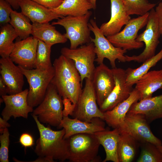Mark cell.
<instances>
[{
    "label": "cell",
    "mask_w": 162,
    "mask_h": 162,
    "mask_svg": "<svg viewBox=\"0 0 162 162\" xmlns=\"http://www.w3.org/2000/svg\"><path fill=\"white\" fill-rule=\"evenodd\" d=\"M52 65L54 74L51 83L63 98H69L76 105L82 90V83L74 62L61 54Z\"/></svg>",
    "instance_id": "1"
},
{
    "label": "cell",
    "mask_w": 162,
    "mask_h": 162,
    "mask_svg": "<svg viewBox=\"0 0 162 162\" xmlns=\"http://www.w3.org/2000/svg\"><path fill=\"white\" fill-rule=\"evenodd\" d=\"M32 115L35 121L39 133L34 152L38 157H47L53 162L58 160L64 161L68 158L67 142L64 138L65 130H54L44 126L37 117Z\"/></svg>",
    "instance_id": "2"
},
{
    "label": "cell",
    "mask_w": 162,
    "mask_h": 162,
    "mask_svg": "<svg viewBox=\"0 0 162 162\" xmlns=\"http://www.w3.org/2000/svg\"><path fill=\"white\" fill-rule=\"evenodd\" d=\"M67 140L68 160L72 162H98L100 145L94 134L82 133L73 135Z\"/></svg>",
    "instance_id": "3"
},
{
    "label": "cell",
    "mask_w": 162,
    "mask_h": 162,
    "mask_svg": "<svg viewBox=\"0 0 162 162\" xmlns=\"http://www.w3.org/2000/svg\"><path fill=\"white\" fill-rule=\"evenodd\" d=\"M92 14L89 11L83 15L77 16H68L59 18L52 22L53 25H59L65 29L64 34L70 43V48L74 49L80 45L90 42V31L88 21Z\"/></svg>",
    "instance_id": "4"
},
{
    "label": "cell",
    "mask_w": 162,
    "mask_h": 162,
    "mask_svg": "<svg viewBox=\"0 0 162 162\" xmlns=\"http://www.w3.org/2000/svg\"><path fill=\"white\" fill-rule=\"evenodd\" d=\"M19 66L29 85L28 104L33 108L38 106L43 100L54 76V68L52 66L45 70L27 69Z\"/></svg>",
    "instance_id": "5"
},
{
    "label": "cell",
    "mask_w": 162,
    "mask_h": 162,
    "mask_svg": "<svg viewBox=\"0 0 162 162\" xmlns=\"http://www.w3.org/2000/svg\"><path fill=\"white\" fill-rule=\"evenodd\" d=\"M63 105L62 97L50 83L43 100L32 114L36 116L42 123L58 127L63 117Z\"/></svg>",
    "instance_id": "6"
},
{
    "label": "cell",
    "mask_w": 162,
    "mask_h": 162,
    "mask_svg": "<svg viewBox=\"0 0 162 162\" xmlns=\"http://www.w3.org/2000/svg\"><path fill=\"white\" fill-rule=\"evenodd\" d=\"M88 26L94 36V38L91 37V41L94 46L96 56L95 61L100 64L103 63L104 59L106 58L109 61L112 68H116V60L122 62H126L124 54L127 50L113 46L103 34L94 19L90 20Z\"/></svg>",
    "instance_id": "7"
},
{
    "label": "cell",
    "mask_w": 162,
    "mask_h": 162,
    "mask_svg": "<svg viewBox=\"0 0 162 162\" xmlns=\"http://www.w3.org/2000/svg\"><path fill=\"white\" fill-rule=\"evenodd\" d=\"M161 36L158 17L154 8L149 12L148 22L145 30L138 35L136 40L144 42L145 45L142 52L138 55L129 56L125 55L126 62L134 61L144 62L154 56Z\"/></svg>",
    "instance_id": "8"
},
{
    "label": "cell",
    "mask_w": 162,
    "mask_h": 162,
    "mask_svg": "<svg viewBox=\"0 0 162 162\" xmlns=\"http://www.w3.org/2000/svg\"><path fill=\"white\" fill-rule=\"evenodd\" d=\"M117 128L120 134H128L137 141L162 145L161 141L153 134L148 121L142 114L128 112L123 123Z\"/></svg>",
    "instance_id": "9"
},
{
    "label": "cell",
    "mask_w": 162,
    "mask_h": 162,
    "mask_svg": "<svg viewBox=\"0 0 162 162\" xmlns=\"http://www.w3.org/2000/svg\"><path fill=\"white\" fill-rule=\"evenodd\" d=\"M149 15V12L144 15L131 19L122 31L107 37V38L115 46L126 50L142 48L143 43L138 42L136 39L138 31L146 26Z\"/></svg>",
    "instance_id": "10"
},
{
    "label": "cell",
    "mask_w": 162,
    "mask_h": 162,
    "mask_svg": "<svg viewBox=\"0 0 162 162\" xmlns=\"http://www.w3.org/2000/svg\"><path fill=\"white\" fill-rule=\"evenodd\" d=\"M61 53L72 59L80 76L82 83L84 79L92 80L95 68L94 65L96 54L92 42L74 49L66 47L62 48Z\"/></svg>",
    "instance_id": "11"
},
{
    "label": "cell",
    "mask_w": 162,
    "mask_h": 162,
    "mask_svg": "<svg viewBox=\"0 0 162 162\" xmlns=\"http://www.w3.org/2000/svg\"><path fill=\"white\" fill-rule=\"evenodd\" d=\"M98 105L92 80L86 78L84 88L75 105L72 116L74 118L88 122L96 118L103 120L104 113Z\"/></svg>",
    "instance_id": "12"
},
{
    "label": "cell",
    "mask_w": 162,
    "mask_h": 162,
    "mask_svg": "<svg viewBox=\"0 0 162 162\" xmlns=\"http://www.w3.org/2000/svg\"><path fill=\"white\" fill-rule=\"evenodd\" d=\"M38 40L32 36L15 43L10 58L15 63L27 69L35 68Z\"/></svg>",
    "instance_id": "13"
},
{
    "label": "cell",
    "mask_w": 162,
    "mask_h": 162,
    "mask_svg": "<svg viewBox=\"0 0 162 162\" xmlns=\"http://www.w3.org/2000/svg\"><path fill=\"white\" fill-rule=\"evenodd\" d=\"M114 80L115 86L107 98L99 107L103 112L110 110L127 99L133 88L126 83V70L116 67L112 69Z\"/></svg>",
    "instance_id": "14"
},
{
    "label": "cell",
    "mask_w": 162,
    "mask_h": 162,
    "mask_svg": "<svg viewBox=\"0 0 162 162\" xmlns=\"http://www.w3.org/2000/svg\"><path fill=\"white\" fill-rule=\"evenodd\" d=\"M28 90L26 89L19 93L1 96L5 104L1 112L3 119L8 121L12 116L15 119L20 117L28 118V113L32 112L34 110L28 103Z\"/></svg>",
    "instance_id": "15"
},
{
    "label": "cell",
    "mask_w": 162,
    "mask_h": 162,
    "mask_svg": "<svg viewBox=\"0 0 162 162\" xmlns=\"http://www.w3.org/2000/svg\"><path fill=\"white\" fill-rule=\"evenodd\" d=\"M92 81L97 103L100 107L115 86V80L112 69L104 63L99 64L95 68Z\"/></svg>",
    "instance_id": "16"
},
{
    "label": "cell",
    "mask_w": 162,
    "mask_h": 162,
    "mask_svg": "<svg viewBox=\"0 0 162 162\" xmlns=\"http://www.w3.org/2000/svg\"><path fill=\"white\" fill-rule=\"evenodd\" d=\"M14 64L9 57L0 59V76L6 85L8 94L23 91L24 76L19 66Z\"/></svg>",
    "instance_id": "17"
},
{
    "label": "cell",
    "mask_w": 162,
    "mask_h": 162,
    "mask_svg": "<svg viewBox=\"0 0 162 162\" xmlns=\"http://www.w3.org/2000/svg\"><path fill=\"white\" fill-rule=\"evenodd\" d=\"M110 19L108 22L102 23L99 28L106 37L119 32L131 19L127 13L122 0H110Z\"/></svg>",
    "instance_id": "18"
},
{
    "label": "cell",
    "mask_w": 162,
    "mask_h": 162,
    "mask_svg": "<svg viewBox=\"0 0 162 162\" xmlns=\"http://www.w3.org/2000/svg\"><path fill=\"white\" fill-rule=\"evenodd\" d=\"M100 119L94 118L91 122H88L81 121L77 118H71L68 116H63L58 127L65 129L64 138L65 139L77 134H94L106 130L104 124Z\"/></svg>",
    "instance_id": "19"
},
{
    "label": "cell",
    "mask_w": 162,
    "mask_h": 162,
    "mask_svg": "<svg viewBox=\"0 0 162 162\" xmlns=\"http://www.w3.org/2000/svg\"><path fill=\"white\" fill-rule=\"evenodd\" d=\"M140 95L135 88L129 97L112 110L104 112V119L107 124L114 128H118L123 122L130 107L139 100Z\"/></svg>",
    "instance_id": "20"
},
{
    "label": "cell",
    "mask_w": 162,
    "mask_h": 162,
    "mask_svg": "<svg viewBox=\"0 0 162 162\" xmlns=\"http://www.w3.org/2000/svg\"><path fill=\"white\" fill-rule=\"evenodd\" d=\"M128 112L142 114L148 122L162 118V94L134 103Z\"/></svg>",
    "instance_id": "21"
},
{
    "label": "cell",
    "mask_w": 162,
    "mask_h": 162,
    "mask_svg": "<svg viewBox=\"0 0 162 162\" xmlns=\"http://www.w3.org/2000/svg\"><path fill=\"white\" fill-rule=\"evenodd\" d=\"M19 5L21 12L32 23L48 22L53 20L63 17L32 0H20Z\"/></svg>",
    "instance_id": "22"
},
{
    "label": "cell",
    "mask_w": 162,
    "mask_h": 162,
    "mask_svg": "<svg viewBox=\"0 0 162 162\" xmlns=\"http://www.w3.org/2000/svg\"><path fill=\"white\" fill-rule=\"evenodd\" d=\"M135 84L140 95L139 100L152 97L154 92L162 88V70L148 71Z\"/></svg>",
    "instance_id": "23"
},
{
    "label": "cell",
    "mask_w": 162,
    "mask_h": 162,
    "mask_svg": "<svg viewBox=\"0 0 162 162\" xmlns=\"http://www.w3.org/2000/svg\"><path fill=\"white\" fill-rule=\"evenodd\" d=\"M94 134L106 152V157L103 162H119L118 150L120 134L118 129L115 128L112 130H105L96 132Z\"/></svg>",
    "instance_id": "24"
},
{
    "label": "cell",
    "mask_w": 162,
    "mask_h": 162,
    "mask_svg": "<svg viewBox=\"0 0 162 162\" xmlns=\"http://www.w3.org/2000/svg\"><path fill=\"white\" fill-rule=\"evenodd\" d=\"M31 34L34 38L52 46L57 44L66 43L68 39L64 34H62L56 29L55 27L50 23H32Z\"/></svg>",
    "instance_id": "25"
},
{
    "label": "cell",
    "mask_w": 162,
    "mask_h": 162,
    "mask_svg": "<svg viewBox=\"0 0 162 162\" xmlns=\"http://www.w3.org/2000/svg\"><path fill=\"white\" fill-rule=\"evenodd\" d=\"M92 9V5L88 0H64L58 7L50 9L63 17L83 15Z\"/></svg>",
    "instance_id": "26"
},
{
    "label": "cell",
    "mask_w": 162,
    "mask_h": 162,
    "mask_svg": "<svg viewBox=\"0 0 162 162\" xmlns=\"http://www.w3.org/2000/svg\"><path fill=\"white\" fill-rule=\"evenodd\" d=\"M162 59V48L157 54L143 62L139 67L133 69L129 68L126 70L127 74L126 83L132 86L143 75L147 73L152 67L154 66Z\"/></svg>",
    "instance_id": "27"
},
{
    "label": "cell",
    "mask_w": 162,
    "mask_h": 162,
    "mask_svg": "<svg viewBox=\"0 0 162 162\" xmlns=\"http://www.w3.org/2000/svg\"><path fill=\"white\" fill-rule=\"evenodd\" d=\"M136 141L128 134H120L118 150L119 162H130L133 160L136 154Z\"/></svg>",
    "instance_id": "28"
},
{
    "label": "cell",
    "mask_w": 162,
    "mask_h": 162,
    "mask_svg": "<svg viewBox=\"0 0 162 162\" xmlns=\"http://www.w3.org/2000/svg\"><path fill=\"white\" fill-rule=\"evenodd\" d=\"M18 36L12 25L8 23L0 29V55L1 58L9 57L14 46V40Z\"/></svg>",
    "instance_id": "29"
},
{
    "label": "cell",
    "mask_w": 162,
    "mask_h": 162,
    "mask_svg": "<svg viewBox=\"0 0 162 162\" xmlns=\"http://www.w3.org/2000/svg\"><path fill=\"white\" fill-rule=\"evenodd\" d=\"M10 24L13 26L20 40L24 39L29 37L32 34V25L30 20L21 12L12 11Z\"/></svg>",
    "instance_id": "30"
},
{
    "label": "cell",
    "mask_w": 162,
    "mask_h": 162,
    "mask_svg": "<svg viewBox=\"0 0 162 162\" xmlns=\"http://www.w3.org/2000/svg\"><path fill=\"white\" fill-rule=\"evenodd\" d=\"M127 13L129 15H144L156 6L148 0H122Z\"/></svg>",
    "instance_id": "31"
},
{
    "label": "cell",
    "mask_w": 162,
    "mask_h": 162,
    "mask_svg": "<svg viewBox=\"0 0 162 162\" xmlns=\"http://www.w3.org/2000/svg\"><path fill=\"white\" fill-rule=\"evenodd\" d=\"M52 46L38 40L35 68L45 70L52 66L50 59Z\"/></svg>",
    "instance_id": "32"
},
{
    "label": "cell",
    "mask_w": 162,
    "mask_h": 162,
    "mask_svg": "<svg viewBox=\"0 0 162 162\" xmlns=\"http://www.w3.org/2000/svg\"><path fill=\"white\" fill-rule=\"evenodd\" d=\"M146 143L137 162H162V153L157 146L149 142Z\"/></svg>",
    "instance_id": "33"
},
{
    "label": "cell",
    "mask_w": 162,
    "mask_h": 162,
    "mask_svg": "<svg viewBox=\"0 0 162 162\" xmlns=\"http://www.w3.org/2000/svg\"><path fill=\"white\" fill-rule=\"evenodd\" d=\"M10 134L8 128L4 129L0 136V161L9 162V147Z\"/></svg>",
    "instance_id": "34"
},
{
    "label": "cell",
    "mask_w": 162,
    "mask_h": 162,
    "mask_svg": "<svg viewBox=\"0 0 162 162\" xmlns=\"http://www.w3.org/2000/svg\"><path fill=\"white\" fill-rule=\"evenodd\" d=\"M11 7L5 0H0V25L1 26L10 23V14L13 10Z\"/></svg>",
    "instance_id": "35"
},
{
    "label": "cell",
    "mask_w": 162,
    "mask_h": 162,
    "mask_svg": "<svg viewBox=\"0 0 162 162\" xmlns=\"http://www.w3.org/2000/svg\"><path fill=\"white\" fill-rule=\"evenodd\" d=\"M62 102L64 106L62 110L63 116H72L75 108V105L67 98H63Z\"/></svg>",
    "instance_id": "36"
},
{
    "label": "cell",
    "mask_w": 162,
    "mask_h": 162,
    "mask_svg": "<svg viewBox=\"0 0 162 162\" xmlns=\"http://www.w3.org/2000/svg\"><path fill=\"white\" fill-rule=\"evenodd\" d=\"M19 142L25 148L32 147L34 144L33 137L28 133H24L21 134L19 138Z\"/></svg>",
    "instance_id": "37"
},
{
    "label": "cell",
    "mask_w": 162,
    "mask_h": 162,
    "mask_svg": "<svg viewBox=\"0 0 162 162\" xmlns=\"http://www.w3.org/2000/svg\"><path fill=\"white\" fill-rule=\"evenodd\" d=\"M38 4L49 9L54 8L59 6L63 0H32Z\"/></svg>",
    "instance_id": "38"
},
{
    "label": "cell",
    "mask_w": 162,
    "mask_h": 162,
    "mask_svg": "<svg viewBox=\"0 0 162 162\" xmlns=\"http://www.w3.org/2000/svg\"><path fill=\"white\" fill-rule=\"evenodd\" d=\"M155 10L158 19L160 33L162 37V2L159 3Z\"/></svg>",
    "instance_id": "39"
},
{
    "label": "cell",
    "mask_w": 162,
    "mask_h": 162,
    "mask_svg": "<svg viewBox=\"0 0 162 162\" xmlns=\"http://www.w3.org/2000/svg\"><path fill=\"white\" fill-rule=\"evenodd\" d=\"M7 88L6 84L0 76V95L1 96L7 95Z\"/></svg>",
    "instance_id": "40"
},
{
    "label": "cell",
    "mask_w": 162,
    "mask_h": 162,
    "mask_svg": "<svg viewBox=\"0 0 162 162\" xmlns=\"http://www.w3.org/2000/svg\"><path fill=\"white\" fill-rule=\"evenodd\" d=\"M14 9L17 10L20 8L19 3L20 0H5Z\"/></svg>",
    "instance_id": "41"
},
{
    "label": "cell",
    "mask_w": 162,
    "mask_h": 162,
    "mask_svg": "<svg viewBox=\"0 0 162 162\" xmlns=\"http://www.w3.org/2000/svg\"><path fill=\"white\" fill-rule=\"evenodd\" d=\"M8 121L5 120L3 118L0 117V128L5 129L10 126V124L9 123Z\"/></svg>",
    "instance_id": "42"
},
{
    "label": "cell",
    "mask_w": 162,
    "mask_h": 162,
    "mask_svg": "<svg viewBox=\"0 0 162 162\" xmlns=\"http://www.w3.org/2000/svg\"><path fill=\"white\" fill-rule=\"evenodd\" d=\"M32 162H53L50 159L44 157H38L34 161Z\"/></svg>",
    "instance_id": "43"
},
{
    "label": "cell",
    "mask_w": 162,
    "mask_h": 162,
    "mask_svg": "<svg viewBox=\"0 0 162 162\" xmlns=\"http://www.w3.org/2000/svg\"><path fill=\"white\" fill-rule=\"evenodd\" d=\"M92 4L93 7V9H94L96 8V2L97 0H88Z\"/></svg>",
    "instance_id": "44"
},
{
    "label": "cell",
    "mask_w": 162,
    "mask_h": 162,
    "mask_svg": "<svg viewBox=\"0 0 162 162\" xmlns=\"http://www.w3.org/2000/svg\"><path fill=\"white\" fill-rule=\"evenodd\" d=\"M157 146L160 151L162 153V145Z\"/></svg>",
    "instance_id": "45"
},
{
    "label": "cell",
    "mask_w": 162,
    "mask_h": 162,
    "mask_svg": "<svg viewBox=\"0 0 162 162\" xmlns=\"http://www.w3.org/2000/svg\"></svg>",
    "instance_id": "46"
}]
</instances>
